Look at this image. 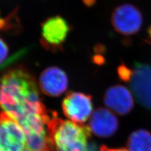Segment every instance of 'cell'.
<instances>
[{"mask_svg": "<svg viewBox=\"0 0 151 151\" xmlns=\"http://www.w3.org/2000/svg\"><path fill=\"white\" fill-rule=\"evenodd\" d=\"M100 151H129L128 149L124 148H120V149H111L108 147L106 145H102L100 147Z\"/></svg>", "mask_w": 151, "mask_h": 151, "instance_id": "15", "label": "cell"}, {"mask_svg": "<svg viewBox=\"0 0 151 151\" xmlns=\"http://www.w3.org/2000/svg\"><path fill=\"white\" fill-rule=\"evenodd\" d=\"M145 41L149 44H151V25L147 28V37H146Z\"/></svg>", "mask_w": 151, "mask_h": 151, "instance_id": "16", "label": "cell"}, {"mask_svg": "<svg viewBox=\"0 0 151 151\" xmlns=\"http://www.w3.org/2000/svg\"><path fill=\"white\" fill-rule=\"evenodd\" d=\"M41 90L49 96H59L67 89L68 78L64 70L58 67L46 69L40 75Z\"/></svg>", "mask_w": 151, "mask_h": 151, "instance_id": "9", "label": "cell"}, {"mask_svg": "<svg viewBox=\"0 0 151 151\" xmlns=\"http://www.w3.org/2000/svg\"><path fill=\"white\" fill-rule=\"evenodd\" d=\"M0 107L18 122L32 114H45L34 78L25 69L17 68L0 79Z\"/></svg>", "mask_w": 151, "mask_h": 151, "instance_id": "1", "label": "cell"}, {"mask_svg": "<svg viewBox=\"0 0 151 151\" xmlns=\"http://www.w3.org/2000/svg\"><path fill=\"white\" fill-rule=\"evenodd\" d=\"M104 103L108 108L121 115H127L134 106L132 93L122 85H116L108 88L104 96Z\"/></svg>", "mask_w": 151, "mask_h": 151, "instance_id": "8", "label": "cell"}, {"mask_svg": "<svg viewBox=\"0 0 151 151\" xmlns=\"http://www.w3.org/2000/svg\"><path fill=\"white\" fill-rule=\"evenodd\" d=\"M118 74L122 81H124L125 83H129L130 79L132 76V69L129 68L128 66L126 65L122 64L117 69Z\"/></svg>", "mask_w": 151, "mask_h": 151, "instance_id": "12", "label": "cell"}, {"mask_svg": "<svg viewBox=\"0 0 151 151\" xmlns=\"http://www.w3.org/2000/svg\"><path fill=\"white\" fill-rule=\"evenodd\" d=\"M85 151H100V148L99 149L97 144L94 142H88Z\"/></svg>", "mask_w": 151, "mask_h": 151, "instance_id": "14", "label": "cell"}, {"mask_svg": "<svg viewBox=\"0 0 151 151\" xmlns=\"http://www.w3.org/2000/svg\"><path fill=\"white\" fill-rule=\"evenodd\" d=\"M25 134L19 123L6 112L0 113V151H23Z\"/></svg>", "mask_w": 151, "mask_h": 151, "instance_id": "3", "label": "cell"}, {"mask_svg": "<svg viewBox=\"0 0 151 151\" xmlns=\"http://www.w3.org/2000/svg\"><path fill=\"white\" fill-rule=\"evenodd\" d=\"M8 47L1 38H0V65H1L8 55Z\"/></svg>", "mask_w": 151, "mask_h": 151, "instance_id": "13", "label": "cell"}, {"mask_svg": "<svg viewBox=\"0 0 151 151\" xmlns=\"http://www.w3.org/2000/svg\"><path fill=\"white\" fill-rule=\"evenodd\" d=\"M63 110L68 119L77 124L86 122L93 110L92 97L78 92H69L62 103Z\"/></svg>", "mask_w": 151, "mask_h": 151, "instance_id": "7", "label": "cell"}, {"mask_svg": "<svg viewBox=\"0 0 151 151\" xmlns=\"http://www.w3.org/2000/svg\"><path fill=\"white\" fill-rule=\"evenodd\" d=\"M27 151H28V150H27Z\"/></svg>", "mask_w": 151, "mask_h": 151, "instance_id": "17", "label": "cell"}, {"mask_svg": "<svg viewBox=\"0 0 151 151\" xmlns=\"http://www.w3.org/2000/svg\"><path fill=\"white\" fill-rule=\"evenodd\" d=\"M49 139L56 151H85L91 135L89 127L64 120L55 113L47 124Z\"/></svg>", "mask_w": 151, "mask_h": 151, "instance_id": "2", "label": "cell"}, {"mask_svg": "<svg viewBox=\"0 0 151 151\" xmlns=\"http://www.w3.org/2000/svg\"><path fill=\"white\" fill-rule=\"evenodd\" d=\"M119 125L118 119L111 111L100 108L93 113L89 127L100 137H109L116 133Z\"/></svg>", "mask_w": 151, "mask_h": 151, "instance_id": "10", "label": "cell"}, {"mask_svg": "<svg viewBox=\"0 0 151 151\" xmlns=\"http://www.w3.org/2000/svg\"><path fill=\"white\" fill-rule=\"evenodd\" d=\"M129 83L140 105L151 110V65L135 62Z\"/></svg>", "mask_w": 151, "mask_h": 151, "instance_id": "6", "label": "cell"}, {"mask_svg": "<svg viewBox=\"0 0 151 151\" xmlns=\"http://www.w3.org/2000/svg\"><path fill=\"white\" fill-rule=\"evenodd\" d=\"M111 22L115 31L125 35H133L142 26L143 17L140 9L131 4H124L113 12Z\"/></svg>", "mask_w": 151, "mask_h": 151, "instance_id": "4", "label": "cell"}, {"mask_svg": "<svg viewBox=\"0 0 151 151\" xmlns=\"http://www.w3.org/2000/svg\"><path fill=\"white\" fill-rule=\"evenodd\" d=\"M127 147L129 151H151V133L143 129L133 132L127 140Z\"/></svg>", "mask_w": 151, "mask_h": 151, "instance_id": "11", "label": "cell"}, {"mask_svg": "<svg viewBox=\"0 0 151 151\" xmlns=\"http://www.w3.org/2000/svg\"><path fill=\"white\" fill-rule=\"evenodd\" d=\"M68 22L59 15L49 18L41 26V44L47 49H60L70 32Z\"/></svg>", "mask_w": 151, "mask_h": 151, "instance_id": "5", "label": "cell"}]
</instances>
